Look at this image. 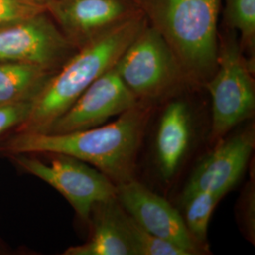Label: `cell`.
I'll use <instances>...</instances> for the list:
<instances>
[{
	"label": "cell",
	"instance_id": "6da1fadb",
	"mask_svg": "<svg viewBox=\"0 0 255 255\" xmlns=\"http://www.w3.org/2000/svg\"><path fill=\"white\" fill-rule=\"evenodd\" d=\"M153 102L138 101L116 121L63 133L23 131L11 137L3 149L11 154H64L89 164L117 185L134 179L137 155Z\"/></svg>",
	"mask_w": 255,
	"mask_h": 255
},
{
	"label": "cell",
	"instance_id": "7a4b0ae2",
	"mask_svg": "<svg viewBox=\"0 0 255 255\" xmlns=\"http://www.w3.org/2000/svg\"><path fill=\"white\" fill-rule=\"evenodd\" d=\"M140 6L173 52L186 81L202 87L218 65L222 0H140Z\"/></svg>",
	"mask_w": 255,
	"mask_h": 255
},
{
	"label": "cell",
	"instance_id": "3957f363",
	"mask_svg": "<svg viewBox=\"0 0 255 255\" xmlns=\"http://www.w3.org/2000/svg\"><path fill=\"white\" fill-rule=\"evenodd\" d=\"M146 22L143 13L78 48L37 94L24 131H47L93 82L115 67Z\"/></svg>",
	"mask_w": 255,
	"mask_h": 255
},
{
	"label": "cell",
	"instance_id": "277c9868",
	"mask_svg": "<svg viewBox=\"0 0 255 255\" xmlns=\"http://www.w3.org/2000/svg\"><path fill=\"white\" fill-rule=\"evenodd\" d=\"M255 64L243 54L237 31H219L218 65L205 82L212 101L211 141L218 143L233 128L251 119L255 110Z\"/></svg>",
	"mask_w": 255,
	"mask_h": 255
},
{
	"label": "cell",
	"instance_id": "5b68a950",
	"mask_svg": "<svg viewBox=\"0 0 255 255\" xmlns=\"http://www.w3.org/2000/svg\"><path fill=\"white\" fill-rule=\"evenodd\" d=\"M115 68L139 101L153 102L190 85L164 38L147 20Z\"/></svg>",
	"mask_w": 255,
	"mask_h": 255
},
{
	"label": "cell",
	"instance_id": "8992f818",
	"mask_svg": "<svg viewBox=\"0 0 255 255\" xmlns=\"http://www.w3.org/2000/svg\"><path fill=\"white\" fill-rule=\"evenodd\" d=\"M15 158L25 170L60 192L81 219L88 221L93 207L117 198L118 186L89 164L64 154H54L48 164L23 155Z\"/></svg>",
	"mask_w": 255,
	"mask_h": 255
},
{
	"label": "cell",
	"instance_id": "52a82bcc",
	"mask_svg": "<svg viewBox=\"0 0 255 255\" xmlns=\"http://www.w3.org/2000/svg\"><path fill=\"white\" fill-rule=\"evenodd\" d=\"M77 50L47 9L0 30V62L34 64L56 72Z\"/></svg>",
	"mask_w": 255,
	"mask_h": 255
},
{
	"label": "cell",
	"instance_id": "ba28073f",
	"mask_svg": "<svg viewBox=\"0 0 255 255\" xmlns=\"http://www.w3.org/2000/svg\"><path fill=\"white\" fill-rule=\"evenodd\" d=\"M47 11L77 48L143 14L140 0H52Z\"/></svg>",
	"mask_w": 255,
	"mask_h": 255
},
{
	"label": "cell",
	"instance_id": "9c48e42d",
	"mask_svg": "<svg viewBox=\"0 0 255 255\" xmlns=\"http://www.w3.org/2000/svg\"><path fill=\"white\" fill-rule=\"evenodd\" d=\"M117 186L119 204L140 226L181 248L188 255L201 254V245L193 239L183 217L164 198L135 179Z\"/></svg>",
	"mask_w": 255,
	"mask_h": 255
},
{
	"label": "cell",
	"instance_id": "30bf717a",
	"mask_svg": "<svg viewBox=\"0 0 255 255\" xmlns=\"http://www.w3.org/2000/svg\"><path fill=\"white\" fill-rule=\"evenodd\" d=\"M138 101L113 67L93 82L46 132L63 133L101 126Z\"/></svg>",
	"mask_w": 255,
	"mask_h": 255
},
{
	"label": "cell",
	"instance_id": "8fae6325",
	"mask_svg": "<svg viewBox=\"0 0 255 255\" xmlns=\"http://www.w3.org/2000/svg\"><path fill=\"white\" fill-rule=\"evenodd\" d=\"M255 145L253 127L247 128L226 140H220L193 171L182 196L205 190L222 199L244 173Z\"/></svg>",
	"mask_w": 255,
	"mask_h": 255
},
{
	"label": "cell",
	"instance_id": "7c38bea8",
	"mask_svg": "<svg viewBox=\"0 0 255 255\" xmlns=\"http://www.w3.org/2000/svg\"><path fill=\"white\" fill-rule=\"evenodd\" d=\"M191 125L187 105L171 101L160 119L156 136V157L159 171L165 181L172 179L190 141Z\"/></svg>",
	"mask_w": 255,
	"mask_h": 255
},
{
	"label": "cell",
	"instance_id": "4fadbf2b",
	"mask_svg": "<svg viewBox=\"0 0 255 255\" xmlns=\"http://www.w3.org/2000/svg\"><path fill=\"white\" fill-rule=\"evenodd\" d=\"M90 239L80 246L71 247L65 255H135L121 220V205L116 199L97 203Z\"/></svg>",
	"mask_w": 255,
	"mask_h": 255
},
{
	"label": "cell",
	"instance_id": "5bb4252c",
	"mask_svg": "<svg viewBox=\"0 0 255 255\" xmlns=\"http://www.w3.org/2000/svg\"><path fill=\"white\" fill-rule=\"evenodd\" d=\"M53 73L34 64L0 62V104L34 100Z\"/></svg>",
	"mask_w": 255,
	"mask_h": 255
},
{
	"label": "cell",
	"instance_id": "9a60e30c",
	"mask_svg": "<svg viewBox=\"0 0 255 255\" xmlns=\"http://www.w3.org/2000/svg\"><path fill=\"white\" fill-rule=\"evenodd\" d=\"M221 12L222 26L237 31L243 54L255 64V0H224Z\"/></svg>",
	"mask_w": 255,
	"mask_h": 255
},
{
	"label": "cell",
	"instance_id": "2e32d148",
	"mask_svg": "<svg viewBox=\"0 0 255 255\" xmlns=\"http://www.w3.org/2000/svg\"><path fill=\"white\" fill-rule=\"evenodd\" d=\"M221 199L210 191L198 190L182 196L184 223L193 239L199 244L206 240L211 216Z\"/></svg>",
	"mask_w": 255,
	"mask_h": 255
},
{
	"label": "cell",
	"instance_id": "e0dca14e",
	"mask_svg": "<svg viewBox=\"0 0 255 255\" xmlns=\"http://www.w3.org/2000/svg\"><path fill=\"white\" fill-rule=\"evenodd\" d=\"M121 220L135 255H188L181 248L147 232L122 207Z\"/></svg>",
	"mask_w": 255,
	"mask_h": 255
},
{
	"label": "cell",
	"instance_id": "ac0fdd59",
	"mask_svg": "<svg viewBox=\"0 0 255 255\" xmlns=\"http://www.w3.org/2000/svg\"><path fill=\"white\" fill-rule=\"evenodd\" d=\"M46 8L25 0H0V30L30 18Z\"/></svg>",
	"mask_w": 255,
	"mask_h": 255
},
{
	"label": "cell",
	"instance_id": "d6986e66",
	"mask_svg": "<svg viewBox=\"0 0 255 255\" xmlns=\"http://www.w3.org/2000/svg\"><path fill=\"white\" fill-rule=\"evenodd\" d=\"M33 105V100L0 104V134L27 120Z\"/></svg>",
	"mask_w": 255,
	"mask_h": 255
},
{
	"label": "cell",
	"instance_id": "ffe728a7",
	"mask_svg": "<svg viewBox=\"0 0 255 255\" xmlns=\"http://www.w3.org/2000/svg\"><path fill=\"white\" fill-rule=\"evenodd\" d=\"M255 196L254 184L249 182L243 193L240 205V216L247 237L255 243Z\"/></svg>",
	"mask_w": 255,
	"mask_h": 255
},
{
	"label": "cell",
	"instance_id": "44dd1931",
	"mask_svg": "<svg viewBox=\"0 0 255 255\" xmlns=\"http://www.w3.org/2000/svg\"><path fill=\"white\" fill-rule=\"evenodd\" d=\"M27 1L29 3H32V4H35L37 6H41V7H45L47 9L49 3L52 1V0H25Z\"/></svg>",
	"mask_w": 255,
	"mask_h": 255
}]
</instances>
